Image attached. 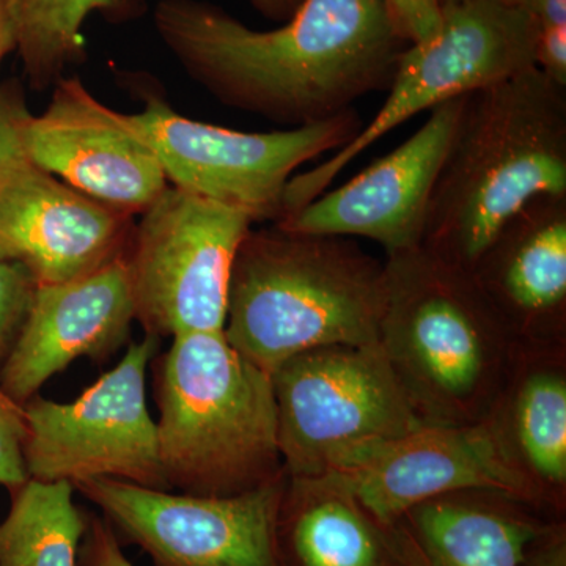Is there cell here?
Listing matches in <instances>:
<instances>
[{"instance_id":"6da1fadb","label":"cell","mask_w":566,"mask_h":566,"mask_svg":"<svg viewBox=\"0 0 566 566\" xmlns=\"http://www.w3.org/2000/svg\"><path fill=\"white\" fill-rule=\"evenodd\" d=\"M153 21L189 77L218 102L289 128L389 92L408 48L382 0H304L273 31H253L205 0H159Z\"/></svg>"},{"instance_id":"7a4b0ae2","label":"cell","mask_w":566,"mask_h":566,"mask_svg":"<svg viewBox=\"0 0 566 566\" xmlns=\"http://www.w3.org/2000/svg\"><path fill=\"white\" fill-rule=\"evenodd\" d=\"M543 196L566 197V88L532 66L465 95L420 248L472 271L505 223Z\"/></svg>"},{"instance_id":"3957f363","label":"cell","mask_w":566,"mask_h":566,"mask_svg":"<svg viewBox=\"0 0 566 566\" xmlns=\"http://www.w3.org/2000/svg\"><path fill=\"white\" fill-rule=\"evenodd\" d=\"M386 292V263L353 238L251 229L234 259L223 334L271 375L308 349L379 345Z\"/></svg>"},{"instance_id":"277c9868","label":"cell","mask_w":566,"mask_h":566,"mask_svg":"<svg viewBox=\"0 0 566 566\" xmlns=\"http://www.w3.org/2000/svg\"><path fill=\"white\" fill-rule=\"evenodd\" d=\"M379 348L428 424L485 420L517 342L472 271L423 248L386 255Z\"/></svg>"},{"instance_id":"5b68a950","label":"cell","mask_w":566,"mask_h":566,"mask_svg":"<svg viewBox=\"0 0 566 566\" xmlns=\"http://www.w3.org/2000/svg\"><path fill=\"white\" fill-rule=\"evenodd\" d=\"M153 378L170 490L223 497L286 474L271 375L241 356L223 331L174 337Z\"/></svg>"},{"instance_id":"8992f818","label":"cell","mask_w":566,"mask_h":566,"mask_svg":"<svg viewBox=\"0 0 566 566\" xmlns=\"http://www.w3.org/2000/svg\"><path fill=\"white\" fill-rule=\"evenodd\" d=\"M442 9L438 35L401 52L374 120L329 159L286 182L282 218L314 202L354 158L420 112L536 66L538 24L513 0H453Z\"/></svg>"},{"instance_id":"52a82bcc","label":"cell","mask_w":566,"mask_h":566,"mask_svg":"<svg viewBox=\"0 0 566 566\" xmlns=\"http://www.w3.org/2000/svg\"><path fill=\"white\" fill-rule=\"evenodd\" d=\"M290 476L327 474L424 424L379 345L324 346L271 374Z\"/></svg>"},{"instance_id":"ba28073f","label":"cell","mask_w":566,"mask_h":566,"mask_svg":"<svg viewBox=\"0 0 566 566\" xmlns=\"http://www.w3.org/2000/svg\"><path fill=\"white\" fill-rule=\"evenodd\" d=\"M253 223L248 212L170 185L142 212L125 260L145 334L223 331L234 259Z\"/></svg>"},{"instance_id":"9c48e42d","label":"cell","mask_w":566,"mask_h":566,"mask_svg":"<svg viewBox=\"0 0 566 566\" xmlns=\"http://www.w3.org/2000/svg\"><path fill=\"white\" fill-rule=\"evenodd\" d=\"M144 99V109L132 114L133 120L150 142L169 185L248 212L253 222H277L294 172L340 150L364 128L352 109L300 128L234 132L182 117L161 96Z\"/></svg>"},{"instance_id":"30bf717a","label":"cell","mask_w":566,"mask_h":566,"mask_svg":"<svg viewBox=\"0 0 566 566\" xmlns=\"http://www.w3.org/2000/svg\"><path fill=\"white\" fill-rule=\"evenodd\" d=\"M159 340L145 334L144 340L134 342L117 367L76 400L61 403L36 395L24 405L29 479L73 486L112 479L170 490L147 405V371Z\"/></svg>"},{"instance_id":"8fae6325","label":"cell","mask_w":566,"mask_h":566,"mask_svg":"<svg viewBox=\"0 0 566 566\" xmlns=\"http://www.w3.org/2000/svg\"><path fill=\"white\" fill-rule=\"evenodd\" d=\"M286 474L237 495H193L96 479L74 486L153 566H279L275 521Z\"/></svg>"},{"instance_id":"7c38bea8","label":"cell","mask_w":566,"mask_h":566,"mask_svg":"<svg viewBox=\"0 0 566 566\" xmlns=\"http://www.w3.org/2000/svg\"><path fill=\"white\" fill-rule=\"evenodd\" d=\"M25 151L33 166L122 214H142L169 188L133 115L98 102L77 77L63 76L50 106L32 115Z\"/></svg>"},{"instance_id":"4fadbf2b","label":"cell","mask_w":566,"mask_h":566,"mask_svg":"<svg viewBox=\"0 0 566 566\" xmlns=\"http://www.w3.org/2000/svg\"><path fill=\"white\" fill-rule=\"evenodd\" d=\"M464 96L433 107L422 128L353 180L283 216L290 232L367 238L386 255L422 245L431 192L455 136Z\"/></svg>"},{"instance_id":"5bb4252c","label":"cell","mask_w":566,"mask_h":566,"mask_svg":"<svg viewBox=\"0 0 566 566\" xmlns=\"http://www.w3.org/2000/svg\"><path fill=\"white\" fill-rule=\"evenodd\" d=\"M327 474L338 476L385 526L417 504L463 490L499 491L543 513L532 488L506 461L486 420L424 423Z\"/></svg>"},{"instance_id":"9a60e30c","label":"cell","mask_w":566,"mask_h":566,"mask_svg":"<svg viewBox=\"0 0 566 566\" xmlns=\"http://www.w3.org/2000/svg\"><path fill=\"white\" fill-rule=\"evenodd\" d=\"M133 216L71 188L31 161L0 186V259L36 285L76 281L126 255Z\"/></svg>"},{"instance_id":"2e32d148","label":"cell","mask_w":566,"mask_h":566,"mask_svg":"<svg viewBox=\"0 0 566 566\" xmlns=\"http://www.w3.org/2000/svg\"><path fill=\"white\" fill-rule=\"evenodd\" d=\"M134 322L125 256L76 281L39 285L28 319L0 365V387L24 406L74 360L109 359L128 342Z\"/></svg>"},{"instance_id":"e0dca14e","label":"cell","mask_w":566,"mask_h":566,"mask_svg":"<svg viewBox=\"0 0 566 566\" xmlns=\"http://www.w3.org/2000/svg\"><path fill=\"white\" fill-rule=\"evenodd\" d=\"M520 345H566V197L516 212L472 270Z\"/></svg>"},{"instance_id":"ac0fdd59","label":"cell","mask_w":566,"mask_h":566,"mask_svg":"<svg viewBox=\"0 0 566 566\" xmlns=\"http://www.w3.org/2000/svg\"><path fill=\"white\" fill-rule=\"evenodd\" d=\"M543 513L566 517V345H520L485 417Z\"/></svg>"},{"instance_id":"d6986e66","label":"cell","mask_w":566,"mask_h":566,"mask_svg":"<svg viewBox=\"0 0 566 566\" xmlns=\"http://www.w3.org/2000/svg\"><path fill=\"white\" fill-rule=\"evenodd\" d=\"M547 517L493 490H463L417 504L390 524L405 566H516Z\"/></svg>"},{"instance_id":"ffe728a7","label":"cell","mask_w":566,"mask_h":566,"mask_svg":"<svg viewBox=\"0 0 566 566\" xmlns=\"http://www.w3.org/2000/svg\"><path fill=\"white\" fill-rule=\"evenodd\" d=\"M275 556L279 566H405L390 527L334 474L286 475Z\"/></svg>"},{"instance_id":"44dd1931","label":"cell","mask_w":566,"mask_h":566,"mask_svg":"<svg viewBox=\"0 0 566 566\" xmlns=\"http://www.w3.org/2000/svg\"><path fill=\"white\" fill-rule=\"evenodd\" d=\"M14 41L25 76L35 91L54 87L69 66L85 61L82 25L93 13L125 21L139 0H9Z\"/></svg>"},{"instance_id":"7402d4cb","label":"cell","mask_w":566,"mask_h":566,"mask_svg":"<svg viewBox=\"0 0 566 566\" xmlns=\"http://www.w3.org/2000/svg\"><path fill=\"white\" fill-rule=\"evenodd\" d=\"M70 483L29 480L0 521V566H77L87 512Z\"/></svg>"},{"instance_id":"603a6c76","label":"cell","mask_w":566,"mask_h":566,"mask_svg":"<svg viewBox=\"0 0 566 566\" xmlns=\"http://www.w3.org/2000/svg\"><path fill=\"white\" fill-rule=\"evenodd\" d=\"M36 286L24 268L0 259V365L28 319Z\"/></svg>"},{"instance_id":"cb8c5ba5","label":"cell","mask_w":566,"mask_h":566,"mask_svg":"<svg viewBox=\"0 0 566 566\" xmlns=\"http://www.w3.org/2000/svg\"><path fill=\"white\" fill-rule=\"evenodd\" d=\"M32 115L20 82L0 84V186L29 161L25 134Z\"/></svg>"},{"instance_id":"d4e9b609","label":"cell","mask_w":566,"mask_h":566,"mask_svg":"<svg viewBox=\"0 0 566 566\" xmlns=\"http://www.w3.org/2000/svg\"><path fill=\"white\" fill-rule=\"evenodd\" d=\"M28 438L24 406L0 387V486L9 493L28 483L24 444Z\"/></svg>"},{"instance_id":"484cf974","label":"cell","mask_w":566,"mask_h":566,"mask_svg":"<svg viewBox=\"0 0 566 566\" xmlns=\"http://www.w3.org/2000/svg\"><path fill=\"white\" fill-rule=\"evenodd\" d=\"M395 33L408 46L427 43L441 31L444 9L439 0H382Z\"/></svg>"},{"instance_id":"4316f807","label":"cell","mask_w":566,"mask_h":566,"mask_svg":"<svg viewBox=\"0 0 566 566\" xmlns=\"http://www.w3.org/2000/svg\"><path fill=\"white\" fill-rule=\"evenodd\" d=\"M77 566H134L123 553L122 542L103 516L87 513Z\"/></svg>"},{"instance_id":"83f0119b","label":"cell","mask_w":566,"mask_h":566,"mask_svg":"<svg viewBox=\"0 0 566 566\" xmlns=\"http://www.w3.org/2000/svg\"><path fill=\"white\" fill-rule=\"evenodd\" d=\"M516 566H566V517L546 520L528 538Z\"/></svg>"},{"instance_id":"f1b7e54d","label":"cell","mask_w":566,"mask_h":566,"mask_svg":"<svg viewBox=\"0 0 566 566\" xmlns=\"http://www.w3.org/2000/svg\"><path fill=\"white\" fill-rule=\"evenodd\" d=\"M535 65L554 84L566 88V25L538 28Z\"/></svg>"},{"instance_id":"f546056e","label":"cell","mask_w":566,"mask_h":566,"mask_svg":"<svg viewBox=\"0 0 566 566\" xmlns=\"http://www.w3.org/2000/svg\"><path fill=\"white\" fill-rule=\"evenodd\" d=\"M538 24L566 25V0H513Z\"/></svg>"},{"instance_id":"4dcf8cb0","label":"cell","mask_w":566,"mask_h":566,"mask_svg":"<svg viewBox=\"0 0 566 566\" xmlns=\"http://www.w3.org/2000/svg\"><path fill=\"white\" fill-rule=\"evenodd\" d=\"M304 0H251L253 9L268 20L289 21L296 13Z\"/></svg>"},{"instance_id":"1f68e13d","label":"cell","mask_w":566,"mask_h":566,"mask_svg":"<svg viewBox=\"0 0 566 566\" xmlns=\"http://www.w3.org/2000/svg\"><path fill=\"white\" fill-rule=\"evenodd\" d=\"M14 50H17V41H14L9 0H0V65H2L3 59Z\"/></svg>"},{"instance_id":"d6a6232c","label":"cell","mask_w":566,"mask_h":566,"mask_svg":"<svg viewBox=\"0 0 566 566\" xmlns=\"http://www.w3.org/2000/svg\"><path fill=\"white\" fill-rule=\"evenodd\" d=\"M439 2H441L442 7H446V6H449V3H452L453 0H439Z\"/></svg>"}]
</instances>
